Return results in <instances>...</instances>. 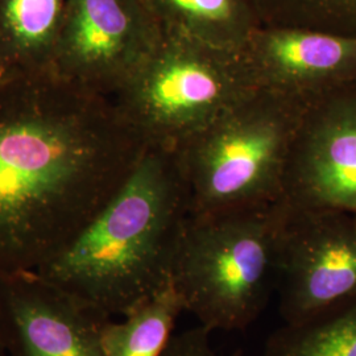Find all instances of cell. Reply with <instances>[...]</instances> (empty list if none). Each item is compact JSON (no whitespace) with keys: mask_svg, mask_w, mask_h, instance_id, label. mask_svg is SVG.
Segmentation results:
<instances>
[{"mask_svg":"<svg viewBox=\"0 0 356 356\" xmlns=\"http://www.w3.org/2000/svg\"><path fill=\"white\" fill-rule=\"evenodd\" d=\"M147 147L111 99L53 69L0 74V276L60 254Z\"/></svg>","mask_w":356,"mask_h":356,"instance_id":"1","label":"cell"},{"mask_svg":"<svg viewBox=\"0 0 356 356\" xmlns=\"http://www.w3.org/2000/svg\"><path fill=\"white\" fill-rule=\"evenodd\" d=\"M189 216L176 153L148 145L101 211L35 272L103 314L123 317L172 282Z\"/></svg>","mask_w":356,"mask_h":356,"instance_id":"2","label":"cell"},{"mask_svg":"<svg viewBox=\"0 0 356 356\" xmlns=\"http://www.w3.org/2000/svg\"><path fill=\"white\" fill-rule=\"evenodd\" d=\"M284 201L191 214L178 243L172 284L206 330H245L277 288Z\"/></svg>","mask_w":356,"mask_h":356,"instance_id":"3","label":"cell"},{"mask_svg":"<svg viewBox=\"0 0 356 356\" xmlns=\"http://www.w3.org/2000/svg\"><path fill=\"white\" fill-rule=\"evenodd\" d=\"M305 108L256 89L173 149L191 214L282 201L285 172Z\"/></svg>","mask_w":356,"mask_h":356,"instance_id":"4","label":"cell"},{"mask_svg":"<svg viewBox=\"0 0 356 356\" xmlns=\"http://www.w3.org/2000/svg\"><path fill=\"white\" fill-rule=\"evenodd\" d=\"M256 89L242 51L163 31L111 102L147 145L176 149Z\"/></svg>","mask_w":356,"mask_h":356,"instance_id":"5","label":"cell"},{"mask_svg":"<svg viewBox=\"0 0 356 356\" xmlns=\"http://www.w3.org/2000/svg\"><path fill=\"white\" fill-rule=\"evenodd\" d=\"M161 38L163 28L144 0H67L53 70L111 99Z\"/></svg>","mask_w":356,"mask_h":356,"instance_id":"6","label":"cell"},{"mask_svg":"<svg viewBox=\"0 0 356 356\" xmlns=\"http://www.w3.org/2000/svg\"><path fill=\"white\" fill-rule=\"evenodd\" d=\"M276 292L284 323L305 322L355 301V213L288 206Z\"/></svg>","mask_w":356,"mask_h":356,"instance_id":"7","label":"cell"},{"mask_svg":"<svg viewBox=\"0 0 356 356\" xmlns=\"http://www.w3.org/2000/svg\"><path fill=\"white\" fill-rule=\"evenodd\" d=\"M350 90L306 107L284 178L289 207L356 214V94Z\"/></svg>","mask_w":356,"mask_h":356,"instance_id":"8","label":"cell"},{"mask_svg":"<svg viewBox=\"0 0 356 356\" xmlns=\"http://www.w3.org/2000/svg\"><path fill=\"white\" fill-rule=\"evenodd\" d=\"M110 318L36 272L0 276V341L10 356H104Z\"/></svg>","mask_w":356,"mask_h":356,"instance_id":"9","label":"cell"},{"mask_svg":"<svg viewBox=\"0 0 356 356\" xmlns=\"http://www.w3.org/2000/svg\"><path fill=\"white\" fill-rule=\"evenodd\" d=\"M257 89L309 106L356 76V36L260 26L242 49Z\"/></svg>","mask_w":356,"mask_h":356,"instance_id":"10","label":"cell"},{"mask_svg":"<svg viewBox=\"0 0 356 356\" xmlns=\"http://www.w3.org/2000/svg\"><path fill=\"white\" fill-rule=\"evenodd\" d=\"M67 0H0V73L51 70Z\"/></svg>","mask_w":356,"mask_h":356,"instance_id":"11","label":"cell"},{"mask_svg":"<svg viewBox=\"0 0 356 356\" xmlns=\"http://www.w3.org/2000/svg\"><path fill=\"white\" fill-rule=\"evenodd\" d=\"M165 32L242 51L261 26L252 0H144Z\"/></svg>","mask_w":356,"mask_h":356,"instance_id":"12","label":"cell"},{"mask_svg":"<svg viewBox=\"0 0 356 356\" xmlns=\"http://www.w3.org/2000/svg\"><path fill=\"white\" fill-rule=\"evenodd\" d=\"M184 312L182 300L170 282L123 316V321L104 322L101 331L104 356H163Z\"/></svg>","mask_w":356,"mask_h":356,"instance_id":"13","label":"cell"},{"mask_svg":"<svg viewBox=\"0 0 356 356\" xmlns=\"http://www.w3.org/2000/svg\"><path fill=\"white\" fill-rule=\"evenodd\" d=\"M263 356H356V300L316 318L284 323Z\"/></svg>","mask_w":356,"mask_h":356,"instance_id":"14","label":"cell"},{"mask_svg":"<svg viewBox=\"0 0 356 356\" xmlns=\"http://www.w3.org/2000/svg\"><path fill=\"white\" fill-rule=\"evenodd\" d=\"M261 26L301 28L344 33L343 22L356 13V0H252Z\"/></svg>","mask_w":356,"mask_h":356,"instance_id":"15","label":"cell"},{"mask_svg":"<svg viewBox=\"0 0 356 356\" xmlns=\"http://www.w3.org/2000/svg\"><path fill=\"white\" fill-rule=\"evenodd\" d=\"M210 334L200 325L175 334L163 356H219L211 346Z\"/></svg>","mask_w":356,"mask_h":356,"instance_id":"16","label":"cell"},{"mask_svg":"<svg viewBox=\"0 0 356 356\" xmlns=\"http://www.w3.org/2000/svg\"><path fill=\"white\" fill-rule=\"evenodd\" d=\"M0 356H10L8 353H7V350L4 348V346L1 343V341H0Z\"/></svg>","mask_w":356,"mask_h":356,"instance_id":"17","label":"cell"},{"mask_svg":"<svg viewBox=\"0 0 356 356\" xmlns=\"http://www.w3.org/2000/svg\"><path fill=\"white\" fill-rule=\"evenodd\" d=\"M0 74H1V73H0Z\"/></svg>","mask_w":356,"mask_h":356,"instance_id":"18","label":"cell"}]
</instances>
